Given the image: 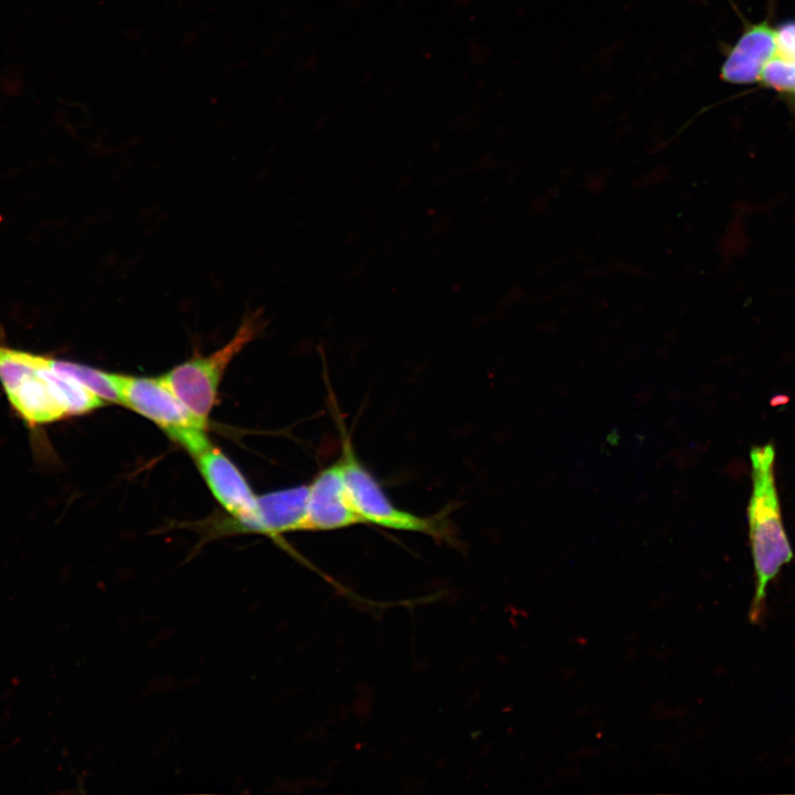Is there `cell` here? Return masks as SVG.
Wrapping results in <instances>:
<instances>
[{
	"instance_id": "cell-2",
	"label": "cell",
	"mask_w": 795,
	"mask_h": 795,
	"mask_svg": "<svg viewBox=\"0 0 795 795\" xmlns=\"http://www.w3.org/2000/svg\"><path fill=\"white\" fill-rule=\"evenodd\" d=\"M752 495L748 508L751 553L754 568V593L749 621L762 624L766 614L767 587L791 563L794 552L783 524L774 477L775 449L772 444L753 446Z\"/></svg>"
},
{
	"instance_id": "cell-7",
	"label": "cell",
	"mask_w": 795,
	"mask_h": 795,
	"mask_svg": "<svg viewBox=\"0 0 795 795\" xmlns=\"http://www.w3.org/2000/svg\"><path fill=\"white\" fill-rule=\"evenodd\" d=\"M356 524L362 521L349 502L338 458L308 484L304 530L329 531Z\"/></svg>"
},
{
	"instance_id": "cell-9",
	"label": "cell",
	"mask_w": 795,
	"mask_h": 795,
	"mask_svg": "<svg viewBox=\"0 0 795 795\" xmlns=\"http://www.w3.org/2000/svg\"><path fill=\"white\" fill-rule=\"evenodd\" d=\"M775 55L774 29L767 21L751 24L725 53L720 77L731 84L759 82L765 66Z\"/></svg>"
},
{
	"instance_id": "cell-12",
	"label": "cell",
	"mask_w": 795,
	"mask_h": 795,
	"mask_svg": "<svg viewBox=\"0 0 795 795\" xmlns=\"http://www.w3.org/2000/svg\"><path fill=\"white\" fill-rule=\"evenodd\" d=\"M774 31L776 56L795 60V20L784 21Z\"/></svg>"
},
{
	"instance_id": "cell-5",
	"label": "cell",
	"mask_w": 795,
	"mask_h": 795,
	"mask_svg": "<svg viewBox=\"0 0 795 795\" xmlns=\"http://www.w3.org/2000/svg\"><path fill=\"white\" fill-rule=\"evenodd\" d=\"M262 328L261 312L255 310L247 314L234 336L223 347L210 354H193L162 374L161 379L192 413L208 421L225 370L245 346L256 338Z\"/></svg>"
},
{
	"instance_id": "cell-3",
	"label": "cell",
	"mask_w": 795,
	"mask_h": 795,
	"mask_svg": "<svg viewBox=\"0 0 795 795\" xmlns=\"http://www.w3.org/2000/svg\"><path fill=\"white\" fill-rule=\"evenodd\" d=\"M341 436V464L343 483L349 502L362 524L390 530L443 536L445 522L441 516H420L396 506L377 477L358 457L352 441L342 423H338Z\"/></svg>"
},
{
	"instance_id": "cell-4",
	"label": "cell",
	"mask_w": 795,
	"mask_h": 795,
	"mask_svg": "<svg viewBox=\"0 0 795 795\" xmlns=\"http://www.w3.org/2000/svg\"><path fill=\"white\" fill-rule=\"evenodd\" d=\"M120 404L157 424L192 456L211 444L208 421L192 413L170 390L161 377L147 378L114 373Z\"/></svg>"
},
{
	"instance_id": "cell-10",
	"label": "cell",
	"mask_w": 795,
	"mask_h": 795,
	"mask_svg": "<svg viewBox=\"0 0 795 795\" xmlns=\"http://www.w3.org/2000/svg\"><path fill=\"white\" fill-rule=\"evenodd\" d=\"M44 357L47 365L60 373L73 378L105 403L120 404L119 394L113 379V372H106L74 361L47 356Z\"/></svg>"
},
{
	"instance_id": "cell-1",
	"label": "cell",
	"mask_w": 795,
	"mask_h": 795,
	"mask_svg": "<svg viewBox=\"0 0 795 795\" xmlns=\"http://www.w3.org/2000/svg\"><path fill=\"white\" fill-rule=\"evenodd\" d=\"M0 383L10 405L32 426L83 415L105 405L80 382L47 365L44 356L2 346Z\"/></svg>"
},
{
	"instance_id": "cell-6",
	"label": "cell",
	"mask_w": 795,
	"mask_h": 795,
	"mask_svg": "<svg viewBox=\"0 0 795 795\" xmlns=\"http://www.w3.org/2000/svg\"><path fill=\"white\" fill-rule=\"evenodd\" d=\"M307 497L308 485L257 496L254 510L247 519L240 522L226 521L216 532H254L276 538L285 532L304 530Z\"/></svg>"
},
{
	"instance_id": "cell-11",
	"label": "cell",
	"mask_w": 795,
	"mask_h": 795,
	"mask_svg": "<svg viewBox=\"0 0 795 795\" xmlns=\"http://www.w3.org/2000/svg\"><path fill=\"white\" fill-rule=\"evenodd\" d=\"M761 81L781 94L795 96V60L775 55L765 66Z\"/></svg>"
},
{
	"instance_id": "cell-8",
	"label": "cell",
	"mask_w": 795,
	"mask_h": 795,
	"mask_svg": "<svg viewBox=\"0 0 795 795\" xmlns=\"http://www.w3.org/2000/svg\"><path fill=\"white\" fill-rule=\"evenodd\" d=\"M193 457L212 495L233 517L232 522L247 519L257 496L234 463L212 444Z\"/></svg>"
}]
</instances>
